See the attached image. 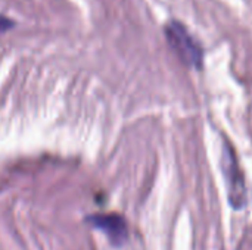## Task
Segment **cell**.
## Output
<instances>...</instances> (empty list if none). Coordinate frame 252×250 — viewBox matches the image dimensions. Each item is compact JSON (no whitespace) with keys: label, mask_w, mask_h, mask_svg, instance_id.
Returning a JSON list of instances; mask_svg holds the SVG:
<instances>
[{"label":"cell","mask_w":252,"mask_h":250,"mask_svg":"<svg viewBox=\"0 0 252 250\" xmlns=\"http://www.w3.org/2000/svg\"><path fill=\"white\" fill-rule=\"evenodd\" d=\"M97 228H100L103 233L108 234L112 243L123 245L127 240V224L123 217L117 214H102V215H92L87 220Z\"/></svg>","instance_id":"3957f363"},{"label":"cell","mask_w":252,"mask_h":250,"mask_svg":"<svg viewBox=\"0 0 252 250\" xmlns=\"http://www.w3.org/2000/svg\"><path fill=\"white\" fill-rule=\"evenodd\" d=\"M12 27H13V22H12L10 19H7V18H4V16H0V34L4 32V31L9 29V28H12Z\"/></svg>","instance_id":"277c9868"},{"label":"cell","mask_w":252,"mask_h":250,"mask_svg":"<svg viewBox=\"0 0 252 250\" xmlns=\"http://www.w3.org/2000/svg\"><path fill=\"white\" fill-rule=\"evenodd\" d=\"M165 37L183 63L190 68H201L204 60V50L198 40L188 31L183 24L177 21L168 22L165 27Z\"/></svg>","instance_id":"6da1fadb"},{"label":"cell","mask_w":252,"mask_h":250,"mask_svg":"<svg viewBox=\"0 0 252 250\" xmlns=\"http://www.w3.org/2000/svg\"><path fill=\"white\" fill-rule=\"evenodd\" d=\"M221 169L229 190V202L233 209H242L247 203V190L244 174L236 159V153L230 143H224L223 156H221Z\"/></svg>","instance_id":"7a4b0ae2"}]
</instances>
